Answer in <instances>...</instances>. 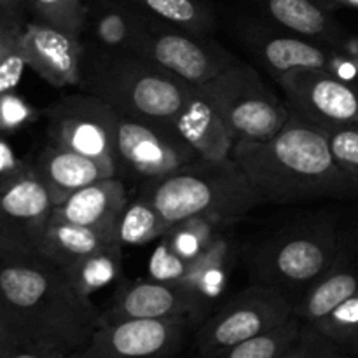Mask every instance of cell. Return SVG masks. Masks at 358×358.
I'll return each mask as SVG.
<instances>
[{"label": "cell", "mask_w": 358, "mask_h": 358, "mask_svg": "<svg viewBox=\"0 0 358 358\" xmlns=\"http://www.w3.org/2000/svg\"><path fill=\"white\" fill-rule=\"evenodd\" d=\"M101 318L62 266L41 252L0 247V345L70 358Z\"/></svg>", "instance_id": "cell-1"}, {"label": "cell", "mask_w": 358, "mask_h": 358, "mask_svg": "<svg viewBox=\"0 0 358 358\" xmlns=\"http://www.w3.org/2000/svg\"><path fill=\"white\" fill-rule=\"evenodd\" d=\"M231 157L269 203L346 198L358 192L357 178L332 157L324 128L296 110L273 138L238 140Z\"/></svg>", "instance_id": "cell-2"}, {"label": "cell", "mask_w": 358, "mask_h": 358, "mask_svg": "<svg viewBox=\"0 0 358 358\" xmlns=\"http://www.w3.org/2000/svg\"><path fill=\"white\" fill-rule=\"evenodd\" d=\"M80 91L107 101L119 114L173 124L194 86L136 51L84 42Z\"/></svg>", "instance_id": "cell-3"}, {"label": "cell", "mask_w": 358, "mask_h": 358, "mask_svg": "<svg viewBox=\"0 0 358 358\" xmlns=\"http://www.w3.org/2000/svg\"><path fill=\"white\" fill-rule=\"evenodd\" d=\"M140 194L157 206L170 226L194 217L222 224L240 219L264 203L233 157L199 159L168 177L147 182Z\"/></svg>", "instance_id": "cell-4"}, {"label": "cell", "mask_w": 358, "mask_h": 358, "mask_svg": "<svg viewBox=\"0 0 358 358\" xmlns=\"http://www.w3.org/2000/svg\"><path fill=\"white\" fill-rule=\"evenodd\" d=\"M341 261V243L331 224L296 226L269 240L254 261L255 283L306 292Z\"/></svg>", "instance_id": "cell-5"}, {"label": "cell", "mask_w": 358, "mask_h": 358, "mask_svg": "<svg viewBox=\"0 0 358 358\" xmlns=\"http://www.w3.org/2000/svg\"><path fill=\"white\" fill-rule=\"evenodd\" d=\"M199 87L219 108L236 140L273 138L292 114L266 86L257 70L240 59Z\"/></svg>", "instance_id": "cell-6"}, {"label": "cell", "mask_w": 358, "mask_h": 358, "mask_svg": "<svg viewBox=\"0 0 358 358\" xmlns=\"http://www.w3.org/2000/svg\"><path fill=\"white\" fill-rule=\"evenodd\" d=\"M294 315L296 304L285 292L271 285L255 283L231 297L217 313L203 322L196 334L199 357L213 355L266 334L285 324Z\"/></svg>", "instance_id": "cell-7"}, {"label": "cell", "mask_w": 358, "mask_h": 358, "mask_svg": "<svg viewBox=\"0 0 358 358\" xmlns=\"http://www.w3.org/2000/svg\"><path fill=\"white\" fill-rule=\"evenodd\" d=\"M52 145L117 164L119 114L90 93L63 96L45 110Z\"/></svg>", "instance_id": "cell-8"}, {"label": "cell", "mask_w": 358, "mask_h": 358, "mask_svg": "<svg viewBox=\"0 0 358 358\" xmlns=\"http://www.w3.org/2000/svg\"><path fill=\"white\" fill-rule=\"evenodd\" d=\"M199 159L173 124L124 114L119 117V170L135 180H159Z\"/></svg>", "instance_id": "cell-9"}, {"label": "cell", "mask_w": 358, "mask_h": 358, "mask_svg": "<svg viewBox=\"0 0 358 358\" xmlns=\"http://www.w3.org/2000/svg\"><path fill=\"white\" fill-rule=\"evenodd\" d=\"M136 52L192 86H203L236 62V58L206 38V35L192 34L152 16Z\"/></svg>", "instance_id": "cell-10"}, {"label": "cell", "mask_w": 358, "mask_h": 358, "mask_svg": "<svg viewBox=\"0 0 358 358\" xmlns=\"http://www.w3.org/2000/svg\"><path fill=\"white\" fill-rule=\"evenodd\" d=\"M189 324L187 318H101L90 343L70 358H173Z\"/></svg>", "instance_id": "cell-11"}, {"label": "cell", "mask_w": 358, "mask_h": 358, "mask_svg": "<svg viewBox=\"0 0 358 358\" xmlns=\"http://www.w3.org/2000/svg\"><path fill=\"white\" fill-rule=\"evenodd\" d=\"M0 247L38 252L56 203L37 168L0 180Z\"/></svg>", "instance_id": "cell-12"}, {"label": "cell", "mask_w": 358, "mask_h": 358, "mask_svg": "<svg viewBox=\"0 0 358 358\" xmlns=\"http://www.w3.org/2000/svg\"><path fill=\"white\" fill-rule=\"evenodd\" d=\"M296 112L322 128L358 122V84L329 70L301 69L278 77Z\"/></svg>", "instance_id": "cell-13"}, {"label": "cell", "mask_w": 358, "mask_h": 358, "mask_svg": "<svg viewBox=\"0 0 358 358\" xmlns=\"http://www.w3.org/2000/svg\"><path fill=\"white\" fill-rule=\"evenodd\" d=\"M21 44L27 65L45 83L55 87H79L83 37L34 20L24 24Z\"/></svg>", "instance_id": "cell-14"}, {"label": "cell", "mask_w": 358, "mask_h": 358, "mask_svg": "<svg viewBox=\"0 0 358 358\" xmlns=\"http://www.w3.org/2000/svg\"><path fill=\"white\" fill-rule=\"evenodd\" d=\"M206 308L208 306L187 287L154 280L121 287L114 306L103 318H187L196 322L203 317Z\"/></svg>", "instance_id": "cell-15"}, {"label": "cell", "mask_w": 358, "mask_h": 358, "mask_svg": "<svg viewBox=\"0 0 358 358\" xmlns=\"http://www.w3.org/2000/svg\"><path fill=\"white\" fill-rule=\"evenodd\" d=\"M173 126L201 159H227L238 142L219 108L199 86H194Z\"/></svg>", "instance_id": "cell-16"}, {"label": "cell", "mask_w": 358, "mask_h": 358, "mask_svg": "<svg viewBox=\"0 0 358 358\" xmlns=\"http://www.w3.org/2000/svg\"><path fill=\"white\" fill-rule=\"evenodd\" d=\"M87 21L84 34L90 44L114 51H136L145 34L150 14L135 0H84ZM84 37V35H83Z\"/></svg>", "instance_id": "cell-17"}, {"label": "cell", "mask_w": 358, "mask_h": 358, "mask_svg": "<svg viewBox=\"0 0 358 358\" xmlns=\"http://www.w3.org/2000/svg\"><path fill=\"white\" fill-rule=\"evenodd\" d=\"M35 168L48 185L56 205H62L79 189L103 178L117 177L119 173L117 164L110 161L84 156L52 143L38 154Z\"/></svg>", "instance_id": "cell-18"}, {"label": "cell", "mask_w": 358, "mask_h": 358, "mask_svg": "<svg viewBox=\"0 0 358 358\" xmlns=\"http://www.w3.org/2000/svg\"><path fill=\"white\" fill-rule=\"evenodd\" d=\"M128 205L124 182L119 177L103 178L86 185L55 206L51 222L115 229L122 210Z\"/></svg>", "instance_id": "cell-19"}, {"label": "cell", "mask_w": 358, "mask_h": 358, "mask_svg": "<svg viewBox=\"0 0 358 358\" xmlns=\"http://www.w3.org/2000/svg\"><path fill=\"white\" fill-rule=\"evenodd\" d=\"M112 243H119L115 229L77 226V224L51 222L44 234L38 252L62 268H70L87 255Z\"/></svg>", "instance_id": "cell-20"}, {"label": "cell", "mask_w": 358, "mask_h": 358, "mask_svg": "<svg viewBox=\"0 0 358 358\" xmlns=\"http://www.w3.org/2000/svg\"><path fill=\"white\" fill-rule=\"evenodd\" d=\"M355 294H358V266H343L339 262L303 294L299 304H296V317L313 325Z\"/></svg>", "instance_id": "cell-21"}, {"label": "cell", "mask_w": 358, "mask_h": 358, "mask_svg": "<svg viewBox=\"0 0 358 358\" xmlns=\"http://www.w3.org/2000/svg\"><path fill=\"white\" fill-rule=\"evenodd\" d=\"M261 56L276 79L292 70H329L334 58L320 45L299 37H271L262 44Z\"/></svg>", "instance_id": "cell-22"}, {"label": "cell", "mask_w": 358, "mask_h": 358, "mask_svg": "<svg viewBox=\"0 0 358 358\" xmlns=\"http://www.w3.org/2000/svg\"><path fill=\"white\" fill-rule=\"evenodd\" d=\"M170 227V222L157 206L149 198L138 194L122 210L115 226V234L122 247H136L163 238Z\"/></svg>", "instance_id": "cell-23"}, {"label": "cell", "mask_w": 358, "mask_h": 358, "mask_svg": "<svg viewBox=\"0 0 358 358\" xmlns=\"http://www.w3.org/2000/svg\"><path fill=\"white\" fill-rule=\"evenodd\" d=\"M227 255H229L227 240L219 236L189 264L187 276L182 285L192 290L206 306L213 297L219 296V292L226 285Z\"/></svg>", "instance_id": "cell-24"}, {"label": "cell", "mask_w": 358, "mask_h": 358, "mask_svg": "<svg viewBox=\"0 0 358 358\" xmlns=\"http://www.w3.org/2000/svg\"><path fill=\"white\" fill-rule=\"evenodd\" d=\"M268 10L275 21L304 37L334 41L338 27L313 0H268Z\"/></svg>", "instance_id": "cell-25"}, {"label": "cell", "mask_w": 358, "mask_h": 358, "mask_svg": "<svg viewBox=\"0 0 358 358\" xmlns=\"http://www.w3.org/2000/svg\"><path fill=\"white\" fill-rule=\"evenodd\" d=\"M122 245L112 243L94 254L87 255L83 261L76 262L70 268H63L69 273L70 280L79 290L80 296L90 299L94 292L110 285L121 273Z\"/></svg>", "instance_id": "cell-26"}, {"label": "cell", "mask_w": 358, "mask_h": 358, "mask_svg": "<svg viewBox=\"0 0 358 358\" xmlns=\"http://www.w3.org/2000/svg\"><path fill=\"white\" fill-rule=\"evenodd\" d=\"M303 325L304 322L294 315L285 324L266 332V334L238 343V345L222 350L219 353H213V355L199 358H280V355L296 341Z\"/></svg>", "instance_id": "cell-27"}, {"label": "cell", "mask_w": 358, "mask_h": 358, "mask_svg": "<svg viewBox=\"0 0 358 358\" xmlns=\"http://www.w3.org/2000/svg\"><path fill=\"white\" fill-rule=\"evenodd\" d=\"M147 14L198 35L213 27L212 13L199 0H135Z\"/></svg>", "instance_id": "cell-28"}, {"label": "cell", "mask_w": 358, "mask_h": 358, "mask_svg": "<svg viewBox=\"0 0 358 358\" xmlns=\"http://www.w3.org/2000/svg\"><path fill=\"white\" fill-rule=\"evenodd\" d=\"M27 20L0 17V93L9 96L17 87L27 65L23 55V30Z\"/></svg>", "instance_id": "cell-29"}, {"label": "cell", "mask_w": 358, "mask_h": 358, "mask_svg": "<svg viewBox=\"0 0 358 358\" xmlns=\"http://www.w3.org/2000/svg\"><path fill=\"white\" fill-rule=\"evenodd\" d=\"M30 10L37 21L77 37H83L86 30L87 6L84 0H30Z\"/></svg>", "instance_id": "cell-30"}, {"label": "cell", "mask_w": 358, "mask_h": 358, "mask_svg": "<svg viewBox=\"0 0 358 358\" xmlns=\"http://www.w3.org/2000/svg\"><path fill=\"white\" fill-rule=\"evenodd\" d=\"M343 350H358V294L313 324Z\"/></svg>", "instance_id": "cell-31"}, {"label": "cell", "mask_w": 358, "mask_h": 358, "mask_svg": "<svg viewBox=\"0 0 358 358\" xmlns=\"http://www.w3.org/2000/svg\"><path fill=\"white\" fill-rule=\"evenodd\" d=\"M324 133L338 166L358 180V122L329 126Z\"/></svg>", "instance_id": "cell-32"}, {"label": "cell", "mask_w": 358, "mask_h": 358, "mask_svg": "<svg viewBox=\"0 0 358 358\" xmlns=\"http://www.w3.org/2000/svg\"><path fill=\"white\" fill-rule=\"evenodd\" d=\"M280 358H346L345 350L322 334L311 324H304L296 341Z\"/></svg>", "instance_id": "cell-33"}, {"label": "cell", "mask_w": 358, "mask_h": 358, "mask_svg": "<svg viewBox=\"0 0 358 358\" xmlns=\"http://www.w3.org/2000/svg\"><path fill=\"white\" fill-rule=\"evenodd\" d=\"M189 264L191 262L185 261L184 257L177 254L170 245L166 243V240H163V243L157 247V250L154 252L152 257H150V275L156 282H164V283H177L182 285L187 276Z\"/></svg>", "instance_id": "cell-34"}, {"label": "cell", "mask_w": 358, "mask_h": 358, "mask_svg": "<svg viewBox=\"0 0 358 358\" xmlns=\"http://www.w3.org/2000/svg\"><path fill=\"white\" fill-rule=\"evenodd\" d=\"M27 166L28 164L24 161L17 159L16 154L10 149L9 142L3 138L0 143V180H6V178L21 173Z\"/></svg>", "instance_id": "cell-35"}, {"label": "cell", "mask_w": 358, "mask_h": 358, "mask_svg": "<svg viewBox=\"0 0 358 358\" xmlns=\"http://www.w3.org/2000/svg\"><path fill=\"white\" fill-rule=\"evenodd\" d=\"M27 10H30V0H0V17L24 20Z\"/></svg>", "instance_id": "cell-36"}, {"label": "cell", "mask_w": 358, "mask_h": 358, "mask_svg": "<svg viewBox=\"0 0 358 358\" xmlns=\"http://www.w3.org/2000/svg\"><path fill=\"white\" fill-rule=\"evenodd\" d=\"M0 358H45L41 353L34 352L30 348H23V346H7L0 345Z\"/></svg>", "instance_id": "cell-37"}, {"label": "cell", "mask_w": 358, "mask_h": 358, "mask_svg": "<svg viewBox=\"0 0 358 358\" xmlns=\"http://www.w3.org/2000/svg\"><path fill=\"white\" fill-rule=\"evenodd\" d=\"M334 2L345 3V6H350V7H357V9H358V0H334Z\"/></svg>", "instance_id": "cell-38"}]
</instances>
